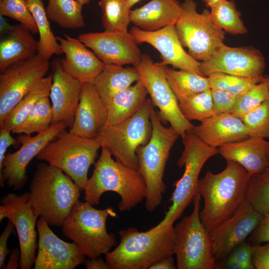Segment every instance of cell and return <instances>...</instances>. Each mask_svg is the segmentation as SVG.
<instances>
[{
	"label": "cell",
	"mask_w": 269,
	"mask_h": 269,
	"mask_svg": "<svg viewBox=\"0 0 269 269\" xmlns=\"http://www.w3.org/2000/svg\"><path fill=\"white\" fill-rule=\"evenodd\" d=\"M105 30L127 32L131 21V7L127 0H100Z\"/></svg>",
	"instance_id": "obj_35"
},
{
	"label": "cell",
	"mask_w": 269,
	"mask_h": 269,
	"mask_svg": "<svg viewBox=\"0 0 269 269\" xmlns=\"http://www.w3.org/2000/svg\"><path fill=\"white\" fill-rule=\"evenodd\" d=\"M201 195L192 200L191 213L182 218L175 226L174 254L178 269H213L215 260L209 232L199 216Z\"/></svg>",
	"instance_id": "obj_10"
},
{
	"label": "cell",
	"mask_w": 269,
	"mask_h": 269,
	"mask_svg": "<svg viewBox=\"0 0 269 269\" xmlns=\"http://www.w3.org/2000/svg\"><path fill=\"white\" fill-rule=\"evenodd\" d=\"M173 256L165 257L152 265L149 269H175Z\"/></svg>",
	"instance_id": "obj_49"
},
{
	"label": "cell",
	"mask_w": 269,
	"mask_h": 269,
	"mask_svg": "<svg viewBox=\"0 0 269 269\" xmlns=\"http://www.w3.org/2000/svg\"><path fill=\"white\" fill-rule=\"evenodd\" d=\"M210 8V17L219 28L232 34L247 33V29L241 18V13L234 1L222 0Z\"/></svg>",
	"instance_id": "obj_34"
},
{
	"label": "cell",
	"mask_w": 269,
	"mask_h": 269,
	"mask_svg": "<svg viewBox=\"0 0 269 269\" xmlns=\"http://www.w3.org/2000/svg\"><path fill=\"white\" fill-rule=\"evenodd\" d=\"M252 255V245L245 241L236 246L228 257L244 265L248 269H255Z\"/></svg>",
	"instance_id": "obj_44"
},
{
	"label": "cell",
	"mask_w": 269,
	"mask_h": 269,
	"mask_svg": "<svg viewBox=\"0 0 269 269\" xmlns=\"http://www.w3.org/2000/svg\"><path fill=\"white\" fill-rule=\"evenodd\" d=\"M67 128L62 122L51 125L46 131L34 136L19 134L16 138L21 144L16 151L6 154L0 165V185L16 190L22 188L27 181L26 168L31 161L51 141Z\"/></svg>",
	"instance_id": "obj_13"
},
{
	"label": "cell",
	"mask_w": 269,
	"mask_h": 269,
	"mask_svg": "<svg viewBox=\"0 0 269 269\" xmlns=\"http://www.w3.org/2000/svg\"><path fill=\"white\" fill-rule=\"evenodd\" d=\"M184 149L177 161L179 167H185L182 177L174 184L175 189L169 200L171 205L162 221L150 228L161 231L172 227L198 193L199 175L202 168L211 157L219 153L218 148L209 145L192 131L182 139Z\"/></svg>",
	"instance_id": "obj_6"
},
{
	"label": "cell",
	"mask_w": 269,
	"mask_h": 269,
	"mask_svg": "<svg viewBox=\"0 0 269 269\" xmlns=\"http://www.w3.org/2000/svg\"><path fill=\"white\" fill-rule=\"evenodd\" d=\"M152 132L148 142L136 150L138 170L145 182V208L154 211L161 204L167 186L163 178L171 148L179 134L171 126H163L158 112L154 108L150 113Z\"/></svg>",
	"instance_id": "obj_5"
},
{
	"label": "cell",
	"mask_w": 269,
	"mask_h": 269,
	"mask_svg": "<svg viewBox=\"0 0 269 269\" xmlns=\"http://www.w3.org/2000/svg\"><path fill=\"white\" fill-rule=\"evenodd\" d=\"M107 113L93 83H83L80 101L72 127L69 131L77 135L95 138L106 125Z\"/></svg>",
	"instance_id": "obj_23"
},
{
	"label": "cell",
	"mask_w": 269,
	"mask_h": 269,
	"mask_svg": "<svg viewBox=\"0 0 269 269\" xmlns=\"http://www.w3.org/2000/svg\"><path fill=\"white\" fill-rule=\"evenodd\" d=\"M101 148V155L86 185L84 200L93 206L98 205L104 193L113 191L121 197L119 210L130 211L145 198L143 178L138 169L115 160L107 149Z\"/></svg>",
	"instance_id": "obj_3"
},
{
	"label": "cell",
	"mask_w": 269,
	"mask_h": 269,
	"mask_svg": "<svg viewBox=\"0 0 269 269\" xmlns=\"http://www.w3.org/2000/svg\"><path fill=\"white\" fill-rule=\"evenodd\" d=\"M10 132L3 128H0V165L4 158L7 148L11 145L19 146L20 144L17 138L11 136Z\"/></svg>",
	"instance_id": "obj_48"
},
{
	"label": "cell",
	"mask_w": 269,
	"mask_h": 269,
	"mask_svg": "<svg viewBox=\"0 0 269 269\" xmlns=\"http://www.w3.org/2000/svg\"><path fill=\"white\" fill-rule=\"evenodd\" d=\"M119 244L106 255L111 269H147L161 259L174 254V226L146 232L131 227L119 231Z\"/></svg>",
	"instance_id": "obj_4"
},
{
	"label": "cell",
	"mask_w": 269,
	"mask_h": 269,
	"mask_svg": "<svg viewBox=\"0 0 269 269\" xmlns=\"http://www.w3.org/2000/svg\"><path fill=\"white\" fill-rule=\"evenodd\" d=\"M263 215L245 200L233 214L209 232L216 262L227 258L259 226Z\"/></svg>",
	"instance_id": "obj_17"
},
{
	"label": "cell",
	"mask_w": 269,
	"mask_h": 269,
	"mask_svg": "<svg viewBox=\"0 0 269 269\" xmlns=\"http://www.w3.org/2000/svg\"><path fill=\"white\" fill-rule=\"evenodd\" d=\"M30 30L19 23L0 42V71L3 72L37 54V41Z\"/></svg>",
	"instance_id": "obj_27"
},
{
	"label": "cell",
	"mask_w": 269,
	"mask_h": 269,
	"mask_svg": "<svg viewBox=\"0 0 269 269\" xmlns=\"http://www.w3.org/2000/svg\"><path fill=\"white\" fill-rule=\"evenodd\" d=\"M178 105L183 116L190 122L197 120L201 122L216 114L211 89L179 102Z\"/></svg>",
	"instance_id": "obj_37"
},
{
	"label": "cell",
	"mask_w": 269,
	"mask_h": 269,
	"mask_svg": "<svg viewBox=\"0 0 269 269\" xmlns=\"http://www.w3.org/2000/svg\"><path fill=\"white\" fill-rule=\"evenodd\" d=\"M268 141V147H267V158H268V160L269 164V140Z\"/></svg>",
	"instance_id": "obj_57"
},
{
	"label": "cell",
	"mask_w": 269,
	"mask_h": 269,
	"mask_svg": "<svg viewBox=\"0 0 269 269\" xmlns=\"http://www.w3.org/2000/svg\"><path fill=\"white\" fill-rule=\"evenodd\" d=\"M210 89L215 113H230L240 96L233 95L222 90Z\"/></svg>",
	"instance_id": "obj_43"
},
{
	"label": "cell",
	"mask_w": 269,
	"mask_h": 269,
	"mask_svg": "<svg viewBox=\"0 0 269 269\" xmlns=\"http://www.w3.org/2000/svg\"><path fill=\"white\" fill-rule=\"evenodd\" d=\"M0 222L8 219L17 233L21 253L20 268L30 269L36 258L35 227L38 217L32 209L28 192L20 195L9 193L0 199Z\"/></svg>",
	"instance_id": "obj_15"
},
{
	"label": "cell",
	"mask_w": 269,
	"mask_h": 269,
	"mask_svg": "<svg viewBox=\"0 0 269 269\" xmlns=\"http://www.w3.org/2000/svg\"><path fill=\"white\" fill-rule=\"evenodd\" d=\"M36 22L39 39L37 54L49 60L53 55L63 54L60 45L51 30L49 19L41 0H25Z\"/></svg>",
	"instance_id": "obj_30"
},
{
	"label": "cell",
	"mask_w": 269,
	"mask_h": 269,
	"mask_svg": "<svg viewBox=\"0 0 269 269\" xmlns=\"http://www.w3.org/2000/svg\"><path fill=\"white\" fill-rule=\"evenodd\" d=\"M1 0H0V1H1Z\"/></svg>",
	"instance_id": "obj_58"
},
{
	"label": "cell",
	"mask_w": 269,
	"mask_h": 269,
	"mask_svg": "<svg viewBox=\"0 0 269 269\" xmlns=\"http://www.w3.org/2000/svg\"><path fill=\"white\" fill-rule=\"evenodd\" d=\"M140 80L134 66L124 67L114 64H106L93 84L105 106L118 93Z\"/></svg>",
	"instance_id": "obj_29"
},
{
	"label": "cell",
	"mask_w": 269,
	"mask_h": 269,
	"mask_svg": "<svg viewBox=\"0 0 269 269\" xmlns=\"http://www.w3.org/2000/svg\"><path fill=\"white\" fill-rule=\"evenodd\" d=\"M154 108L147 98L139 110L119 124L106 125L95 138L105 147L116 160L138 170L136 150L149 141L152 132L150 113Z\"/></svg>",
	"instance_id": "obj_9"
},
{
	"label": "cell",
	"mask_w": 269,
	"mask_h": 269,
	"mask_svg": "<svg viewBox=\"0 0 269 269\" xmlns=\"http://www.w3.org/2000/svg\"><path fill=\"white\" fill-rule=\"evenodd\" d=\"M181 6L182 13L175 24L179 39L193 58L206 60L224 44L225 32L213 23L210 11L198 12L194 0H185Z\"/></svg>",
	"instance_id": "obj_11"
},
{
	"label": "cell",
	"mask_w": 269,
	"mask_h": 269,
	"mask_svg": "<svg viewBox=\"0 0 269 269\" xmlns=\"http://www.w3.org/2000/svg\"><path fill=\"white\" fill-rule=\"evenodd\" d=\"M49 142L36 156L69 176L80 190L84 191L89 168L95 163L101 146L95 138L83 137L66 130Z\"/></svg>",
	"instance_id": "obj_8"
},
{
	"label": "cell",
	"mask_w": 269,
	"mask_h": 269,
	"mask_svg": "<svg viewBox=\"0 0 269 269\" xmlns=\"http://www.w3.org/2000/svg\"><path fill=\"white\" fill-rule=\"evenodd\" d=\"M268 143L263 138L249 137L219 147V153L226 160L240 164L252 176L264 171L269 166Z\"/></svg>",
	"instance_id": "obj_25"
},
{
	"label": "cell",
	"mask_w": 269,
	"mask_h": 269,
	"mask_svg": "<svg viewBox=\"0 0 269 269\" xmlns=\"http://www.w3.org/2000/svg\"><path fill=\"white\" fill-rule=\"evenodd\" d=\"M13 27L14 25L9 24L4 16L0 15V34H8L12 30Z\"/></svg>",
	"instance_id": "obj_52"
},
{
	"label": "cell",
	"mask_w": 269,
	"mask_h": 269,
	"mask_svg": "<svg viewBox=\"0 0 269 269\" xmlns=\"http://www.w3.org/2000/svg\"><path fill=\"white\" fill-rule=\"evenodd\" d=\"M14 225L9 221L6 225L4 231L0 237V269H4L5 264V261L11 250L7 247V243L9 237L13 231Z\"/></svg>",
	"instance_id": "obj_47"
},
{
	"label": "cell",
	"mask_w": 269,
	"mask_h": 269,
	"mask_svg": "<svg viewBox=\"0 0 269 269\" xmlns=\"http://www.w3.org/2000/svg\"><path fill=\"white\" fill-rule=\"evenodd\" d=\"M86 269H111L107 262L98 257L95 259H90L85 261Z\"/></svg>",
	"instance_id": "obj_51"
},
{
	"label": "cell",
	"mask_w": 269,
	"mask_h": 269,
	"mask_svg": "<svg viewBox=\"0 0 269 269\" xmlns=\"http://www.w3.org/2000/svg\"><path fill=\"white\" fill-rule=\"evenodd\" d=\"M38 253L34 269H74L83 264L86 256L74 243L58 237L42 217L37 221Z\"/></svg>",
	"instance_id": "obj_18"
},
{
	"label": "cell",
	"mask_w": 269,
	"mask_h": 269,
	"mask_svg": "<svg viewBox=\"0 0 269 269\" xmlns=\"http://www.w3.org/2000/svg\"><path fill=\"white\" fill-rule=\"evenodd\" d=\"M140 0H127L128 4L131 8L133 5Z\"/></svg>",
	"instance_id": "obj_54"
},
{
	"label": "cell",
	"mask_w": 269,
	"mask_h": 269,
	"mask_svg": "<svg viewBox=\"0 0 269 269\" xmlns=\"http://www.w3.org/2000/svg\"><path fill=\"white\" fill-rule=\"evenodd\" d=\"M204 2L206 6L208 7L211 8L213 5L220 2L222 0H201Z\"/></svg>",
	"instance_id": "obj_53"
},
{
	"label": "cell",
	"mask_w": 269,
	"mask_h": 269,
	"mask_svg": "<svg viewBox=\"0 0 269 269\" xmlns=\"http://www.w3.org/2000/svg\"><path fill=\"white\" fill-rule=\"evenodd\" d=\"M249 137L269 138V99L240 118Z\"/></svg>",
	"instance_id": "obj_40"
},
{
	"label": "cell",
	"mask_w": 269,
	"mask_h": 269,
	"mask_svg": "<svg viewBox=\"0 0 269 269\" xmlns=\"http://www.w3.org/2000/svg\"><path fill=\"white\" fill-rule=\"evenodd\" d=\"M252 260L255 269H269V242L252 245Z\"/></svg>",
	"instance_id": "obj_45"
},
{
	"label": "cell",
	"mask_w": 269,
	"mask_h": 269,
	"mask_svg": "<svg viewBox=\"0 0 269 269\" xmlns=\"http://www.w3.org/2000/svg\"><path fill=\"white\" fill-rule=\"evenodd\" d=\"M111 207L97 209L88 202L78 201L62 226L63 235L90 259L106 255L117 244L116 237L106 228L108 217H116Z\"/></svg>",
	"instance_id": "obj_7"
},
{
	"label": "cell",
	"mask_w": 269,
	"mask_h": 269,
	"mask_svg": "<svg viewBox=\"0 0 269 269\" xmlns=\"http://www.w3.org/2000/svg\"><path fill=\"white\" fill-rule=\"evenodd\" d=\"M0 15L18 21L33 34L38 33L36 22L25 0L0 1Z\"/></svg>",
	"instance_id": "obj_42"
},
{
	"label": "cell",
	"mask_w": 269,
	"mask_h": 269,
	"mask_svg": "<svg viewBox=\"0 0 269 269\" xmlns=\"http://www.w3.org/2000/svg\"><path fill=\"white\" fill-rule=\"evenodd\" d=\"M266 66L262 53L253 47H232L223 44L209 59L201 62L204 77L214 73L250 78H262Z\"/></svg>",
	"instance_id": "obj_16"
},
{
	"label": "cell",
	"mask_w": 269,
	"mask_h": 269,
	"mask_svg": "<svg viewBox=\"0 0 269 269\" xmlns=\"http://www.w3.org/2000/svg\"><path fill=\"white\" fill-rule=\"evenodd\" d=\"M264 77V76H263ZM262 78H250L214 73L209 75L210 89L226 91L235 96H240L256 84L262 81Z\"/></svg>",
	"instance_id": "obj_39"
},
{
	"label": "cell",
	"mask_w": 269,
	"mask_h": 269,
	"mask_svg": "<svg viewBox=\"0 0 269 269\" xmlns=\"http://www.w3.org/2000/svg\"><path fill=\"white\" fill-rule=\"evenodd\" d=\"M246 200L262 215L269 213V166L251 176Z\"/></svg>",
	"instance_id": "obj_38"
},
{
	"label": "cell",
	"mask_w": 269,
	"mask_h": 269,
	"mask_svg": "<svg viewBox=\"0 0 269 269\" xmlns=\"http://www.w3.org/2000/svg\"><path fill=\"white\" fill-rule=\"evenodd\" d=\"M130 33L137 43H147L160 53L161 62L165 65L187 71L201 76V62L193 58L183 48L177 35L175 25L149 31L133 26Z\"/></svg>",
	"instance_id": "obj_20"
},
{
	"label": "cell",
	"mask_w": 269,
	"mask_h": 269,
	"mask_svg": "<svg viewBox=\"0 0 269 269\" xmlns=\"http://www.w3.org/2000/svg\"><path fill=\"white\" fill-rule=\"evenodd\" d=\"M262 80L267 84L269 89V76H264Z\"/></svg>",
	"instance_id": "obj_55"
},
{
	"label": "cell",
	"mask_w": 269,
	"mask_h": 269,
	"mask_svg": "<svg viewBox=\"0 0 269 269\" xmlns=\"http://www.w3.org/2000/svg\"><path fill=\"white\" fill-rule=\"evenodd\" d=\"M147 95L140 80L116 94L105 106L107 113L106 125L117 124L132 117L145 103Z\"/></svg>",
	"instance_id": "obj_28"
},
{
	"label": "cell",
	"mask_w": 269,
	"mask_h": 269,
	"mask_svg": "<svg viewBox=\"0 0 269 269\" xmlns=\"http://www.w3.org/2000/svg\"><path fill=\"white\" fill-rule=\"evenodd\" d=\"M206 144L214 147L249 137L241 119L231 113H222L205 119L192 131Z\"/></svg>",
	"instance_id": "obj_24"
},
{
	"label": "cell",
	"mask_w": 269,
	"mask_h": 269,
	"mask_svg": "<svg viewBox=\"0 0 269 269\" xmlns=\"http://www.w3.org/2000/svg\"><path fill=\"white\" fill-rule=\"evenodd\" d=\"M182 11L177 0H151L142 6L131 10V21L146 31H155L175 25Z\"/></svg>",
	"instance_id": "obj_26"
},
{
	"label": "cell",
	"mask_w": 269,
	"mask_h": 269,
	"mask_svg": "<svg viewBox=\"0 0 269 269\" xmlns=\"http://www.w3.org/2000/svg\"><path fill=\"white\" fill-rule=\"evenodd\" d=\"M32 209L37 217L50 226L62 227L81 190L73 180L59 168L49 163L38 164L29 187Z\"/></svg>",
	"instance_id": "obj_2"
},
{
	"label": "cell",
	"mask_w": 269,
	"mask_h": 269,
	"mask_svg": "<svg viewBox=\"0 0 269 269\" xmlns=\"http://www.w3.org/2000/svg\"><path fill=\"white\" fill-rule=\"evenodd\" d=\"M268 99H269V89L267 84L262 80L240 96L230 113L240 118Z\"/></svg>",
	"instance_id": "obj_41"
},
{
	"label": "cell",
	"mask_w": 269,
	"mask_h": 269,
	"mask_svg": "<svg viewBox=\"0 0 269 269\" xmlns=\"http://www.w3.org/2000/svg\"><path fill=\"white\" fill-rule=\"evenodd\" d=\"M21 260V253L20 249L14 248L11 250L9 256V259L5 265V269H16L20 265Z\"/></svg>",
	"instance_id": "obj_50"
},
{
	"label": "cell",
	"mask_w": 269,
	"mask_h": 269,
	"mask_svg": "<svg viewBox=\"0 0 269 269\" xmlns=\"http://www.w3.org/2000/svg\"><path fill=\"white\" fill-rule=\"evenodd\" d=\"M51 67L52 82L49 97L52 109L51 125L62 122L70 129L74 123L83 83L64 70L60 59L53 60Z\"/></svg>",
	"instance_id": "obj_21"
},
{
	"label": "cell",
	"mask_w": 269,
	"mask_h": 269,
	"mask_svg": "<svg viewBox=\"0 0 269 269\" xmlns=\"http://www.w3.org/2000/svg\"><path fill=\"white\" fill-rule=\"evenodd\" d=\"M48 59L38 54L0 74V126L15 106L45 77Z\"/></svg>",
	"instance_id": "obj_14"
},
{
	"label": "cell",
	"mask_w": 269,
	"mask_h": 269,
	"mask_svg": "<svg viewBox=\"0 0 269 269\" xmlns=\"http://www.w3.org/2000/svg\"><path fill=\"white\" fill-rule=\"evenodd\" d=\"M165 71L169 84L178 102L210 89L207 77L183 70H176L167 65Z\"/></svg>",
	"instance_id": "obj_31"
},
{
	"label": "cell",
	"mask_w": 269,
	"mask_h": 269,
	"mask_svg": "<svg viewBox=\"0 0 269 269\" xmlns=\"http://www.w3.org/2000/svg\"><path fill=\"white\" fill-rule=\"evenodd\" d=\"M76 0L82 6L88 3L90 1V0Z\"/></svg>",
	"instance_id": "obj_56"
},
{
	"label": "cell",
	"mask_w": 269,
	"mask_h": 269,
	"mask_svg": "<svg viewBox=\"0 0 269 269\" xmlns=\"http://www.w3.org/2000/svg\"><path fill=\"white\" fill-rule=\"evenodd\" d=\"M56 37L65 55L61 59L64 70L82 83H93L105 64L78 38L66 34Z\"/></svg>",
	"instance_id": "obj_22"
},
{
	"label": "cell",
	"mask_w": 269,
	"mask_h": 269,
	"mask_svg": "<svg viewBox=\"0 0 269 269\" xmlns=\"http://www.w3.org/2000/svg\"><path fill=\"white\" fill-rule=\"evenodd\" d=\"M165 66L161 62H154L149 55L141 54L139 61L134 66L138 72L153 106L158 109L162 123H169L183 139L194 126L180 110L178 101L166 78Z\"/></svg>",
	"instance_id": "obj_12"
},
{
	"label": "cell",
	"mask_w": 269,
	"mask_h": 269,
	"mask_svg": "<svg viewBox=\"0 0 269 269\" xmlns=\"http://www.w3.org/2000/svg\"><path fill=\"white\" fill-rule=\"evenodd\" d=\"M82 6L76 0H49L45 11L48 19L61 27L78 28L85 25Z\"/></svg>",
	"instance_id": "obj_33"
},
{
	"label": "cell",
	"mask_w": 269,
	"mask_h": 269,
	"mask_svg": "<svg viewBox=\"0 0 269 269\" xmlns=\"http://www.w3.org/2000/svg\"><path fill=\"white\" fill-rule=\"evenodd\" d=\"M78 38L106 64L134 66L140 59V50L129 31L88 32Z\"/></svg>",
	"instance_id": "obj_19"
},
{
	"label": "cell",
	"mask_w": 269,
	"mask_h": 269,
	"mask_svg": "<svg viewBox=\"0 0 269 269\" xmlns=\"http://www.w3.org/2000/svg\"><path fill=\"white\" fill-rule=\"evenodd\" d=\"M249 241L252 245L269 242V213L263 215L260 224L252 233Z\"/></svg>",
	"instance_id": "obj_46"
},
{
	"label": "cell",
	"mask_w": 269,
	"mask_h": 269,
	"mask_svg": "<svg viewBox=\"0 0 269 269\" xmlns=\"http://www.w3.org/2000/svg\"><path fill=\"white\" fill-rule=\"evenodd\" d=\"M52 82V75L43 77L11 110L0 128L11 132L21 124L38 100L49 96Z\"/></svg>",
	"instance_id": "obj_32"
},
{
	"label": "cell",
	"mask_w": 269,
	"mask_h": 269,
	"mask_svg": "<svg viewBox=\"0 0 269 269\" xmlns=\"http://www.w3.org/2000/svg\"><path fill=\"white\" fill-rule=\"evenodd\" d=\"M226 162L220 173L208 171L198 180V191L204 201L199 216L209 232L231 217L246 199L251 175L238 163Z\"/></svg>",
	"instance_id": "obj_1"
},
{
	"label": "cell",
	"mask_w": 269,
	"mask_h": 269,
	"mask_svg": "<svg viewBox=\"0 0 269 269\" xmlns=\"http://www.w3.org/2000/svg\"><path fill=\"white\" fill-rule=\"evenodd\" d=\"M49 96L41 98L24 120L12 130V134L31 135L47 130L52 121V109Z\"/></svg>",
	"instance_id": "obj_36"
}]
</instances>
